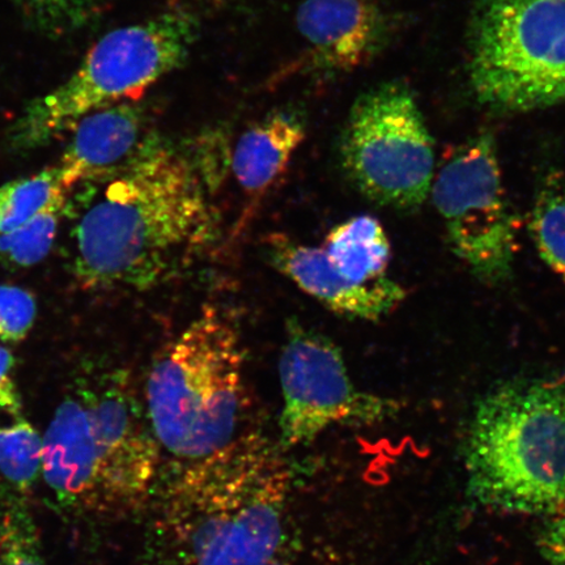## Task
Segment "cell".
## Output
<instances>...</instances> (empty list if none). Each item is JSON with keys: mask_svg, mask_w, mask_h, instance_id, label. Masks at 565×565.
Returning a JSON list of instances; mask_svg holds the SVG:
<instances>
[{"mask_svg": "<svg viewBox=\"0 0 565 565\" xmlns=\"http://www.w3.org/2000/svg\"><path fill=\"white\" fill-rule=\"evenodd\" d=\"M530 232L542 259L565 282V180L557 173L541 183Z\"/></svg>", "mask_w": 565, "mask_h": 565, "instance_id": "cell-16", "label": "cell"}, {"mask_svg": "<svg viewBox=\"0 0 565 565\" xmlns=\"http://www.w3.org/2000/svg\"><path fill=\"white\" fill-rule=\"evenodd\" d=\"M42 32L52 35L74 32L102 10L105 0H15Z\"/></svg>", "mask_w": 565, "mask_h": 565, "instance_id": "cell-21", "label": "cell"}, {"mask_svg": "<svg viewBox=\"0 0 565 565\" xmlns=\"http://www.w3.org/2000/svg\"><path fill=\"white\" fill-rule=\"evenodd\" d=\"M77 186L66 210H75L74 273L83 288L146 291L186 270L214 242L200 173L157 138L118 172Z\"/></svg>", "mask_w": 565, "mask_h": 565, "instance_id": "cell-1", "label": "cell"}, {"mask_svg": "<svg viewBox=\"0 0 565 565\" xmlns=\"http://www.w3.org/2000/svg\"><path fill=\"white\" fill-rule=\"evenodd\" d=\"M265 250L279 273L338 315L377 321L405 299V289L392 279L355 285L342 278L329 264L321 246L302 245L282 233H273L265 238Z\"/></svg>", "mask_w": 565, "mask_h": 565, "instance_id": "cell-12", "label": "cell"}, {"mask_svg": "<svg viewBox=\"0 0 565 565\" xmlns=\"http://www.w3.org/2000/svg\"><path fill=\"white\" fill-rule=\"evenodd\" d=\"M12 353L0 348V416H10L12 420L23 418L21 416V401L12 379Z\"/></svg>", "mask_w": 565, "mask_h": 565, "instance_id": "cell-23", "label": "cell"}, {"mask_svg": "<svg viewBox=\"0 0 565 565\" xmlns=\"http://www.w3.org/2000/svg\"><path fill=\"white\" fill-rule=\"evenodd\" d=\"M306 136L307 125L299 113L278 110L254 124L238 139L232 154V172L249 200L246 215H252L281 179Z\"/></svg>", "mask_w": 565, "mask_h": 565, "instance_id": "cell-14", "label": "cell"}, {"mask_svg": "<svg viewBox=\"0 0 565 565\" xmlns=\"http://www.w3.org/2000/svg\"><path fill=\"white\" fill-rule=\"evenodd\" d=\"M291 472L280 449L246 433L190 461L161 499L160 535L174 565H266L278 553Z\"/></svg>", "mask_w": 565, "mask_h": 565, "instance_id": "cell-2", "label": "cell"}, {"mask_svg": "<svg viewBox=\"0 0 565 565\" xmlns=\"http://www.w3.org/2000/svg\"><path fill=\"white\" fill-rule=\"evenodd\" d=\"M245 366L235 323L204 308L154 358L148 374L147 416L160 447L196 461L243 436L252 407Z\"/></svg>", "mask_w": 565, "mask_h": 565, "instance_id": "cell-5", "label": "cell"}, {"mask_svg": "<svg viewBox=\"0 0 565 565\" xmlns=\"http://www.w3.org/2000/svg\"><path fill=\"white\" fill-rule=\"evenodd\" d=\"M0 565H47L32 514L18 498L0 515Z\"/></svg>", "mask_w": 565, "mask_h": 565, "instance_id": "cell-20", "label": "cell"}, {"mask_svg": "<svg viewBox=\"0 0 565 565\" xmlns=\"http://www.w3.org/2000/svg\"><path fill=\"white\" fill-rule=\"evenodd\" d=\"M198 31L192 12L172 9L104 35L70 79L28 106L12 127V147L33 150L73 130L92 111L138 102L186 62Z\"/></svg>", "mask_w": 565, "mask_h": 565, "instance_id": "cell-6", "label": "cell"}, {"mask_svg": "<svg viewBox=\"0 0 565 565\" xmlns=\"http://www.w3.org/2000/svg\"><path fill=\"white\" fill-rule=\"evenodd\" d=\"M282 392L280 440L287 448L313 443L335 424H373L388 418L398 402L359 391L342 351L330 338L288 322L279 360Z\"/></svg>", "mask_w": 565, "mask_h": 565, "instance_id": "cell-10", "label": "cell"}, {"mask_svg": "<svg viewBox=\"0 0 565 565\" xmlns=\"http://www.w3.org/2000/svg\"><path fill=\"white\" fill-rule=\"evenodd\" d=\"M42 437V476L61 505L116 515L150 492L160 445L126 372L77 387Z\"/></svg>", "mask_w": 565, "mask_h": 565, "instance_id": "cell-3", "label": "cell"}, {"mask_svg": "<svg viewBox=\"0 0 565 565\" xmlns=\"http://www.w3.org/2000/svg\"><path fill=\"white\" fill-rule=\"evenodd\" d=\"M140 106L121 103L89 113L74 126L58 166L68 194L81 183L104 179L137 157L143 139Z\"/></svg>", "mask_w": 565, "mask_h": 565, "instance_id": "cell-13", "label": "cell"}, {"mask_svg": "<svg viewBox=\"0 0 565 565\" xmlns=\"http://www.w3.org/2000/svg\"><path fill=\"white\" fill-rule=\"evenodd\" d=\"M266 565H292L287 562H282L280 559H277V557H274L271 562H268Z\"/></svg>", "mask_w": 565, "mask_h": 565, "instance_id": "cell-25", "label": "cell"}, {"mask_svg": "<svg viewBox=\"0 0 565 565\" xmlns=\"http://www.w3.org/2000/svg\"><path fill=\"white\" fill-rule=\"evenodd\" d=\"M471 492L497 510L565 512V380L512 381L480 401L466 447Z\"/></svg>", "mask_w": 565, "mask_h": 565, "instance_id": "cell-4", "label": "cell"}, {"mask_svg": "<svg viewBox=\"0 0 565 565\" xmlns=\"http://www.w3.org/2000/svg\"><path fill=\"white\" fill-rule=\"evenodd\" d=\"M296 25L307 42L309 66L350 73L383 52L391 20L376 0H303Z\"/></svg>", "mask_w": 565, "mask_h": 565, "instance_id": "cell-11", "label": "cell"}, {"mask_svg": "<svg viewBox=\"0 0 565 565\" xmlns=\"http://www.w3.org/2000/svg\"><path fill=\"white\" fill-rule=\"evenodd\" d=\"M35 301L30 292L12 286H0V338L19 342L33 327Z\"/></svg>", "mask_w": 565, "mask_h": 565, "instance_id": "cell-22", "label": "cell"}, {"mask_svg": "<svg viewBox=\"0 0 565 565\" xmlns=\"http://www.w3.org/2000/svg\"><path fill=\"white\" fill-rule=\"evenodd\" d=\"M63 195L68 192L58 167L6 183L0 188V235L18 230Z\"/></svg>", "mask_w": 565, "mask_h": 565, "instance_id": "cell-17", "label": "cell"}, {"mask_svg": "<svg viewBox=\"0 0 565 565\" xmlns=\"http://www.w3.org/2000/svg\"><path fill=\"white\" fill-rule=\"evenodd\" d=\"M451 250L479 280L511 277L518 228L490 134H480L445 160L430 188Z\"/></svg>", "mask_w": 565, "mask_h": 565, "instance_id": "cell-9", "label": "cell"}, {"mask_svg": "<svg viewBox=\"0 0 565 565\" xmlns=\"http://www.w3.org/2000/svg\"><path fill=\"white\" fill-rule=\"evenodd\" d=\"M469 46L480 104L522 113L565 102V0H479Z\"/></svg>", "mask_w": 565, "mask_h": 565, "instance_id": "cell-7", "label": "cell"}, {"mask_svg": "<svg viewBox=\"0 0 565 565\" xmlns=\"http://www.w3.org/2000/svg\"><path fill=\"white\" fill-rule=\"evenodd\" d=\"M339 158L370 201L398 210L422 206L435 179V148L406 84H381L358 98L339 140Z\"/></svg>", "mask_w": 565, "mask_h": 565, "instance_id": "cell-8", "label": "cell"}, {"mask_svg": "<svg viewBox=\"0 0 565 565\" xmlns=\"http://www.w3.org/2000/svg\"><path fill=\"white\" fill-rule=\"evenodd\" d=\"M68 195L56 198L39 215L15 231L0 235V259L13 267L41 263L51 252Z\"/></svg>", "mask_w": 565, "mask_h": 565, "instance_id": "cell-19", "label": "cell"}, {"mask_svg": "<svg viewBox=\"0 0 565 565\" xmlns=\"http://www.w3.org/2000/svg\"><path fill=\"white\" fill-rule=\"evenodd\" d=\"M541 546L551 565H565V512L547 526Z\"/></svg>", "mask_w": 565, "mask_h": 565, "instance_id": "cell-24", "label": "cell"}, {"mask_svg": "<svg viewBox=\"0 0 565 565\" xmlns=\"http://www.w3.org/2000/svg\"><path fill=\"white\" fill-rule=\"evenodd\" d=\"M321 247L331 267L355 285H372L387 278L392 247L376 217L362 215L339 224Z\"/></svg>", "mask_w": 565, "mask_h": 565, "instance_id": "cell-15", "label": "cell"}, {"mask_svg": "<svg viewBox=\"0 0 565 565\" xmlns=\"http://www.w3.org/2000/svg\"><path fill=\"white\" fill-rule=\"evenodd\" d=\"M41 437L30 422L24 418L0 426V476L18 492L33 489L42 475Z\"/></svg>", "mask_w": 565, "mask_h": 565, "instance_id": "cell-18", "label": "cell"}]
</instances>
